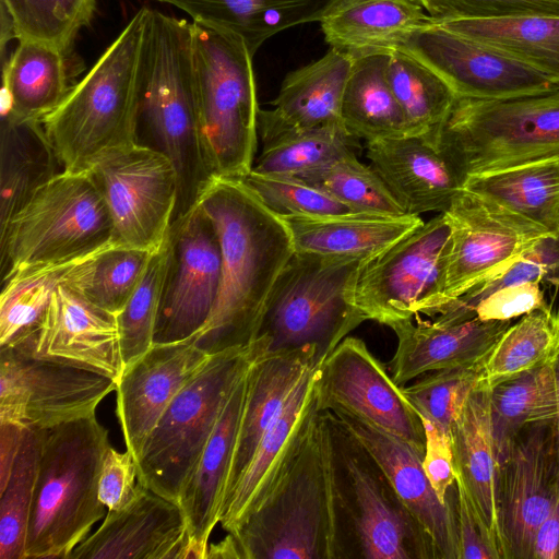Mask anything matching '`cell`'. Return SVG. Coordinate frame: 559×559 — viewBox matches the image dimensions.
Returning a JSON list of instances; mask_svg holds the SVG:
<instances>
[{
    "label": "cell",
    "mask_w": 559,
    "mask_h": 559,
    "mask_svg": "<svg viewBox=\"0 0 559 559\" xmlns=\"http://www.w3.org/2000/svg\"><path fill=\"white\" fill-rule=\"evenodd\" d=\"M198 203L212 219L222 251L218 295L193 336L212 355L258 338L271 292L295 248L285 223L239 179L215 177Z\"/></svg>",
    "instance_id": "6da1fadb"
},
{
    "label": "cell",
    "mask_w": 559,
    "mask_h": 559,
    "mask_svg": "<svg viewBox=\"0 0 559 559\" xmlns=\"http://www.w3.org/2000/svg\"><path fill=\"white\" fill-rule=\"evenodd\" d=\"M139 130L177 173L174 223L198 204L215 175L197 102L192 23L153 9H147L140 60Z\"/></svg>",
    "instance_id": "7a4b0ae2"
},
{
    "label": "cell",
    "mask_w": 559,
    "mask_h": 559,
    "mask_svg": "<svg viewBox=\"0 0 559 559\" xmlns=\"http://www.w3.org/2000/svg\"><path fill=\"white\" fill-rule=\"evenodd\" d=\"M141 8L62 103L43 120L66 171H86L105 152L138 141Z\"/></svg>",
    "instance_id": "3957f363"
},
{
    "label": "cell",
    "mask_w": 559,
    "mask_h": 559,
    "mask_svg": "<svg viewBox=\"0 0 559 559\" xmlns=\"http://www.w3.org/2000/svg\"><path fill=\"white\" fill-rule=\"evenodd\" d=\"M323 413L337 559H439L378 461L332 412Z\"/></svg>",
    "instance_id": "277c9868"
},
{
    "label": "cell",
    "mask_w": 559,
    "mask_h": 559,
    "mask_svg": "<svg viewBox=\"0 0 559 559\" xmlns=\"http://www.w3.org/2000/svg\"><path fill=\"white\" fill-rule=\"evenodd\" d=\"M39 432V455L25 559H69L105 515L98 496L110 447L96 414Z\"/></svg>",
    "instance_id": "5b68a950"
},
{
    "label": "cell",
    "mask_w": 559,
    "mask_h": 559,
    "mask_svg": "<svg viewBox=\"0 0 559 559\" xmlns=\"http://www.w3.org/2000/svg\"><path fill=\"white\" fill-rule=\"evenodd\" d=\"M240 559H337L328 421L317 413L271 493L235 530Z\"/></svg>",
    "instance_id": "8992f818"
},
{
    "label": "cell",
    "mask_w": 559,
    "mask_h": 559,
    "mask_svg": "<svg viewBox=\"0 0 559 559\" xmlns=\"http://www.w3.org/2000/svg\"><path fill=\"white\" fill-rule=\"evenodd\" d=\"M431 146L460 176L559 157V86L497 99L456 97Z\"/></svg>",
    "instance_id": "52a82bcc"
},
{
    "label": "cell",
    "mask_w": 559,
    "mask_h": 559,
    "mask_svg": "<svg viewBox=\"0 0 559 559\" xmlns=\"http://www.w3.org/2000/svg\"><path fill=\"white\" fill-rule=\"evenodd\" d=\"M366 261L295 251L275 282L259 332L269 350L314 348L320 365L367 321L354 302Z\"/></svg>",
    "instance_id": "ba28073f"
},
{
    "label": "cell",
    "mask_w": 559,
    "mask_h": 559,
    "mask_svg": "<svg viewBox=\"0 0 559 559\" xmlns=\"http://www.w3.org/2000/svg\"><path fill=\"white\" fill-rule=\"evenodd\" d=\"M267 349V338L260 335L247 346L210 356L150 433L134 461L139 483L178 503L230 391L252 361Z\"/></svg>",
    "instance_id": "9c48e42d"
},
{
    "label": "cell",
    "mask_w": 559,
    "mask_h": 559,
    "mask_svg": "<svg viewBox=\"0 0 559 559\" xmlns=\"http://www.w3.org/2000/svg\"><path fill=\"white\" fill-rule=\"evenodd\" d=\"M197 102L215 177L253 167L259 105L253 56L238 37L192 22Z\"/></svg>",
    "instance_id": "30bf717a"
},
{
    "label": "cell",
    "mask_w": 559,
    "mask_h": 559,
    "mask_svg": "<svg viewBox=\"0 0 559 559\" xmlns=\"http://www.w3.org/2000/svg\"><path fill=\"white\" fill-rule=\"evenodd\" d=\"M114 241L107 205L90 173L62 170L0 234L2 278L24 267L74 260Z\"/></svg>",
    "instance_id": "8fae6325"
},
{
    "label": "cell",
    "mask_w": 559,
    "mask_h": 559,
    "mask_svg": "<svg viewBox=\"0 0 559 559\" xmlns=\"http://www.w3.org/2000/svg\"><path fill=\"white\" fill-rule=\"evenodd\" d=\"M450 250V225L440 213L362 264L356 307L366 320L388 326L419 314L435 317Z\"/></svg>",
    "instance_id": "7c38bea8"
},
{
    "label": "cell",
    "mask_w": 559,
    "mask_h": 559,
    "mask_svg": "<svg viewBox=\"0 0 559 559\" xmlns=\"http://www.w3.org/2000/svg\"><path fill=\"white\" fill-rule=\"evenodd\" d=\"M86 171L107 205L115 242L158 250L169 234L178 198L170 159L136 141L103 153Z\"/></svg>",
    "instance_id": "4fadbf2b"
},
{
    "label": "cell",
    "mask_w": 559,
    "mask_h": 559,
    "mask_svg": "<svg viewBox=\"0 0 559 559\" xmlns=\"http://www.w3.org/2000/svg\"><path fill=\"white\" fill-rule=\"evenodd\" d=\"M0 423L43 430L96 414L117 383L36 356L25 343L0 347Z\"/></svg>",
    "instance_id": "5bb4252c"
},
{
    "label": "cell",
    "mask_w": 559,
    "mask_h": 559,
    "mask_svg": "<svg viewBox=\"0 0 559 559\" xmlns=\"http://www.w3.org/2000/svg\"><path fill=\"white\" fill-rule=\"evenodd\" d=\"M451 229L438 313L488 277L509 267L550 233L501 204L461 188L443 212ZM552 235V234H551Z\"/></svg>",
    "instance_id": "9a60e30c"
},
{
    "label": "cell",
    "mask_w": 559,
    "mask_h": 559,
    "mask_svg": "<svg viewBox=\"0 0 559 559\" xmlns=\"http://www.w3.org/2000/svg\"><path fill=\"white\" fill-rule=\"evenodd\" d=\"M313 380L319 412L358 418L425 453L421 417L362 340L345 337L314 368Z\"/></svg>",
    "instance_id": "2e32d148"
},
{
    "label": "cell",
    "mask_w": 559,
    "mask_h": 559,
    "mask_svg": "<svg viewBox=\"0 0 559 559\" xmlns=\"http://www.w3.org/2000/svg\"><path fill=\"white\" fill-rule=\"evenodd\" d=\"M170 254L154 343L194 336L217 298L222 251L216 228L198 203L169 229Z\"/></svg>",
    "instance_id": "e0dca14e"
},
{
    "label": "cell",
    "mask_w": 559,
    "mask_h": 559,
    "mask_svg": "<svg viewBox=\"0 0 559 559\" xmlns=\"http://www.w3.org/2000/svg\"><path fill=\"white\" fill-rule=\"evenodd\" d=\"M499 472L506 559H533L536 531L559 501V447L555 419L525 425Z\"/></svg>",
    "instance_id": "ac0fdd59"
},
{
    "label": "cell",
    "mask_w": 559,
    "mask_h": 559,
    "mask_svg": "<svg viewBox=\"0 0 559 559\" xmlns=\"http://www.w3.org/2000/svg\"><path fill=\"white\" fill-rule=\"evenodd\" d=\"M400 50L438 73L456 97L497 99L559 86L535 69L435 21L413 33Z\"/></svg>",
    "instance_id": "d6986e66"
},
{
    "label": "cell",
    "mask_w": 559,
    "mask_h": 559,
    "mask_svg": "<svg viewBox=\"0 0 559 559\" xmlns=\"http://www.w3.org/2000/svg\"><path fill=\"white\" fill-rule=\"evenodd\" d=\"M210 356L193 336L154 343L117 383V417L127 451L134 461L160 417L181 389L205 366Z\"/></svg>",
    "instance_id": "ffe728a7"
},
{
    "label": "cell",
    "mask_w": 559,
    "mask_h": 559,
    "mask_svg": "<svg viewBox=\"0 0 559 559\" xmlns=\"http://www.w3.org/2000/svg\"><path fill=\"white\" fill-rule=\"evenodd\" d=\"M19 343L28 345L38 357L103 374L116 383L124 370L117 316L64 285L55 290L36 332Z\"/></svg>",
    "instance_id": "44dd1931"
},
{
    "label": "cell",
    "mask_w": 559,
    "mask_h": 559,
    "mask_svg": "<svg viewBox=\"0 0 559 559\" xmlns=\"http://www.w3.org/2000/svg\"><path fill=\"white\" fill-rule=\"evenodd\" d=\"M188 542L180 506L138 481L133 498L108 510L69 559H185Z\"/></svg>",
    "instance_id": "7402d4cb"
},
{
    "label": "cell",
    "mask_w": 559,
    "mask_h": 559,
    "mask_svg": "<svg viewBox=\"0 0 559 559\" xmlns=\"http://www.w3.org/2000/svg\"><path fill=\"white\" fill-rule=\"evenodd\" d=\"M333 414L378 461L400 499L431 538L439 559H460L456 483L442 502L424 469V452L358 418Z\"/></svg>",
    "instance_id": "603a6c76"
},
{
    "label": "cell",
    "mask_w": 559,
    "mask_h": 559,
    "mask_svg": "<svg viewBox=\"0 0 559 559\" xmlns=\"http://www.w3.org/2000/svg\"><path fill=\"white\" fill-rule=\"evenodd\" d=\"M314 368L301 380L225 501L219 523L235 530L271 493L295 461L318 413Z\"/></svg>",
    "instance_id": "cb8c5ba5"
},
{
    "label": "cell",
    "mask_w": 559,
    "mask_h": 559,
    "mask_svg": "<svg viewBox=\"0 0 559 559\" xmlns=\"http://www.w3.org/2000/svg\"><path fill=\"white\" fill-rule=\"evenodd\" d=\"M512 324L509 321H483L477 318L441 323L436 320H412L390 328L397 346L390 362L393 381L404 386L426 373L453 368L483 367L491 348Z\"/></svg>",
    "instance_id": "d4e9b609"
},
{
    "label": "cell",
    "mask_w": 559,
    "mask_h": 559,
    "mask_svg": "<svg viewBox=\"0 0 559 559\" xmlns=\"http://www.w3.org/2000/svg\"><path fill=\"white\" fill-rule=\"evenodd\" d=\"M488 383L480 379L466 399L451 431L455 483L506 559L500 520L499 463L493 449Z\"/></svg>",
    "instance_id": "484cf974"
},
{
    "label": "cell",
    "mask_w": 559,
    "mask_h": 559,
    "mask_svg": "<svg viewBox=\"0 0 559 559\" xmlns=\"http://www.w3.org/2000/svg\"><path fill=\"white\" fill-rule=\"evenodd\" d=\"M317 366L314 348L267 349L252 361L222 508L267 429L301 380Z\"/></svg>",
    "instance_id": "4316f807"
},
{
    "label": "cell",
    "mask_w": 559,
    "mask_h": 559,
    "mask_svg": "<svg viewBox=\"0 0 559 559\" xmlns=\"http://www.w3.org/2000/svg\"><path fill=\"white\" fill-rule=\"evenodd\" d=\"M367 158L407 215L443 213L463 188L445 158L419 138L367 142Z\"/></svg>",
    "instance_id": "83f0119b"
},
{
    "label": "cell",
    "mask_w": 559,
    "mask_h": 559,
    "mask_svg": "<svg viewBox=\"0 0 559 559\" xmlns=\"http://www.w3.org/2000/svg\"><path fill=\"white\" fill-rule=\"evenodd\" d=\"M353 60L330 48L319 60L289 72L272 102L273 108L259 110L261 142L286 132L342 121V98Z\"/></svg>",
    "instance_id": "f1b7e54d"
},
{
    "label": "cell",
    "mask_w": 559,
    "mask_h": 559,
    "mask_svg": "<svg viewBox=\"0 0 559 559\" xmlns=\"http://www.w3.org/2000/svg\"><path fill=\"white\" fill-rule=\"evenodd\" d=\"M248 369L230 391L200 461L178 500L195 559H206L210 535L219 523L247 393Z\"/></svg>",
    "instance_id": "f546056e"
},
{
    "label": "cell",
    "mask_w": 559,
    "mask_h": 559,
    "mask_svg": "<svg viewBox=\"0 0 559 559\" xmlns=\"http://www.w3.org/2000/svg\"><path fill=\"white\" fill-rule=\"evenodd\" d=\"M431 22L419 0H334L320 25L330 48L356 59L400 50Z\"/></svg>",
    "instance_id": "4dcf8cb0"
},
{
    "label": "cell",
    "mask_w": 559,
    "mask_h": 559,
    "mask_svg": "<svg viewBox=\"0 0 559 559\" xmlns=\"http://www.w3.org/2000/svg\"><path fill=\"white\" fill-rule=\"evenodd\" d=\"M295 251L370 260L424 224L419 216L347 213L280 217Z\"/></svg>",
    "instance_id": "1f68e13d"
},
{
    "label": "cell",
    "mask_w": 559,
    "mask_h": 559,
    "mask_svg": "<svg viewBox=\"0 0 559 559\" xmlns=\"http://www.w3.org/2000/svg\"><path fill=\"white\" fill-rule=\"evenodd\" d=\"M173 5L192 22L240 38L254 56L270 37L320 22L334 0H153Z\"/></svg>",
    "instance_id": "d6a6232c"
},
{
    "label": "cell",
    "mask_w": 559,
    "mask_h": 559,
    "mask_svg": "<svg viewBox=\"0 0 559 559\" xmlns=\"http://www.w3.org/2000/svg\"><path fill=\"white\" fill-rule=\"evenodd\" d=\"M56 153L39 120L2 111L0 132V234L57 174Z\"/></svg>",
    "instance_id": "836d02e7"
},
{
    "label": "cell",
    "mask_w": 559,
    "mask_h": 559,
    "mask_svg": "<svg viewBox=\"0 0 559 559\" xmlns=\"http://www.w3.org/2000/svg\"><path fill=\"white\" fill-rule=\"evenodd\" d=\"M70 73V52L36 41H19L3 61L2 111L41 121L71 90Z\"/></svg>",
    "instance_id": "e575fe53"
},
{
    "label": "cell",
    "mask_w": 559,
    "mask_h": 559,
    "mask_svg": "<svg viewBox=\"0 0 559 559\" xmlns=\"http://www.w3.org/2000/svg\"><path fill=\"white\" fill-rule=\"evenodd\" d=\"M463 188L559 236V157L469 176Z\"/></svg>",
    "instance_id": "d590c367"
},
{
    "label": "cell",
    "mask_w": 559,
    "mask_h": 559,
    "mask_svg": "<svg viewBox=\"0 0 559 559\" xmlns=\"http://www.w3.org/2000/svg\"><path fill=\"white\" fill-rule=\"evenodd\" d=\"M390 53L353 60L343 93L341 120L367 142L407 136L403 111L388 81Z\"/></svg>",
    "instance_id": "8d00e7d4"
},
{
    "label": "cell",
    "mask_w": 559,
    "mask_h": 559,
    "mask_svg": "<svg viewBox=\"0 0 559 559\" xmlns=\"http://www.w3.org/2000/svg\"><path fill=\"white\" fill-rule=\"evenodd\" d=\"M437 23L535 69L559 85V16L527 15Z\"/></svg>",
    "instance_id": "74e56055"
},
{
    "label": "cell",
    "mask_w": 559,
    "mask_h": 559,
    "mask_svg": "<svg viewBox=\"0 0 559 559\" xmlns=\"http://www.w3.org/2000/svg\"><path fill=\"white\" fill-rule=\"evenodd\" d=\"M489 414L493 449L500 466L525 425L556 418L551 359L490 386Z\"/></svg>",
    "instance_id": "f35d334b"
},
{
    "label": "cell",
    "mask_w": 559,
    "mask_h": 559,
    "mask_svg": "<svg viewBox=\"0 0 559 559\" xmlns=\"http://www.w3.org/2000/svg\"><path fill=\"white\" fill-rule=\"evenodd\" d=\"M386 75L405 117L407 136L431 145L456 100L455 93L438 73L404 50L390 53Z\"/></svg>",
    "instance_id": "ab89813d"
},
{
    "label": "cell",
    "mask_w": 559,
    "mask_h": 559,
    "mask_svg": "<svg viewBox=\"0 0 559 559\" xmlns=\"http://www.w3.org/2000/svg\"><path fill=\"white\" fill-rule=\"evenodd\" d=\"M361 150L360 139L342 121L292 131L262 143L252 170L302 178Z\"/></svg>",
    "instance_id": "60d3db41"
},
{
    "label": "cell",
    "mask_w": 559,
    "mask_h": 559,
    "mask_svg": "<svg viewBox=\"0 0 559 559\" xmlns=\"http://www.w3.org/2000/svg\"><path fill=\"white\" fill-rule=\"evenodd\" d=\"M1 48L12 38L71 52L79 32L90 25L96 0H0Z\"/></svg>",
    "instance_id": "b9f144b4"
},
{
    "label": "cell",
    "mask_w": 559,
    "mask_h": 559,
    "mask_svg": "<svg viewBox=\"0 0 559 559\" xmlns=\"http://www.w3.org/2000/svg\"><path fill=\"white\" fill-rule=\"evenodd\" d=\"M93 253L24 267L2 278L0 347L16 344L36 332L55 290L64 284L80 262Z\"/></svg>",
    "instance_id": "7bdbcfd3"
},
{
    "label": "cell",
    "mask_w": 559,
    "mask_h": 559,
    "mask_svg": "<svg viewBox=\"0 0 559 559\" xmlns=\"http://www.w3.org/2000/svg\"><path fill=\"white\" fill-rule=\"evenodd\" d=\"M152 252L111 242L80 262L64 286L118 314L136 288Z\"/></svg>",
    "instance_id": "ee69618b"
},
{
    "label": "cell",
    "mask_w": 559,
    "mask_h": 559,
    "mask_svg": "<svg viewBox=\"0 0 559 559\" xmlns=\"http://www.w3.org/2000/svg\"><path fill=\"white\" fill-rule=\"evenodd\" d=\"M559 345V310H534L499 337L481 367L489 386L547 362Z\"/></svg>",
    "instance_id": "f6af8a7d"
},
{
    "label": "cell",
    "mask_w": 559,
    "mask_h": 559,
    "mask_svg": "<svg viewBox=\"0 0 559 559\" xmlns=\"http://www.w3.org/2000/svg\"><path fill=\"white\" fill-rule=\"evenodd\" d=\"M345 205L350 213L381 216L407 215L371 165L350 154L322 170L298 178Z\"/></svg>",
    "instance_id": "bcb514c9"
},
{
    "label": "cell",
    "mask_w": 559,
    "mask_h": 559,
    "mask_svg": "<svg viewBox=\"0 0 559 559\" xmlns=\"http://www.w3.org/2000/svg\"><path fill=\"white\" fill-rule=\"evenodd\" d=\"M169 254L168 234L163 246L152 253L136 288L117 314L124 368L138 360L154 344Z\"/></svg>",
    "instance_id": "7dc6e473"
},
{
    "label": "cell",
    "mask_w": 559,
    "mask_h": 559,
    "mask_svg": "<svg viewBox=\"0 0 559 559\" xmlns=\"http://www.w3.org/2000/svg\"><path fill=\"white\" fill-rule=\"evenodd\" d=\"M38 455L39 432L26 429L9 479L0 490V559H25Z\"/></svg>",
    "instance_id": "c3c4849f"
},
{
    "label": "cell",
    "mask_w": 559,
    "mask_h": 559,
    "mask_svg": "<svg viewBox=\"0 0 559 559\" xmlns=\"http://www.w3.org/2000/svg\"><path fill=\"white\" fill-rule=\"evenodd\" d=\"M480 379V367L443 369L426 373L402 389L421 420L450 433L466 399Z\"/></svg>",
    "instance_id": "681fc988"
},
{
    "label": "cell",
    "mask_w": 559,
    "mask_h": 559,
    "mask_svg": "<svg viewBox=\"0 0 559 559\" xmlns=\"http://www.w3.org/2000/svg\"><path fill=\"white\" fill-rule=\"evenodd\" d=\"M241 180L276 216H325L350 211L323 190L298 178L250 170Z\"/></svg>",
    "instance_id": "f907efd6"
},
{
    "label": "cell",
    "mask_w": 559,
    "mask_h": 559,
    "mask_svg": "<svg viewBox=\"0 0 559 559\" xmlns=\"http://www.w3.org/2000/svg\"><path fill=\"white\" fill-rule=\"evenodd\" d=\"M435 22L527 15L559 16V0H419Z\"/></svg>",
    "instance_id": "816d5d0a"
},
{
    "label": "cell",
    "mask_w": 559,
    "mask_h": 559,
    "mask_svg": "<svg viewBox=\"0 0 559 559\" xmlns=\"http://www.w3.org/2000/svg\"><path fill=\"white\" fill-rule=\"evenodd\" d=\"M544 286L539 282H525L500 288L479 300L467 313V320L509 321L534 310H547Z\"/></svg>",
    "instance_id": "f5cc1de1"
},
{
    "label": "cell",
    "mask_w": 559,
    "mask_h": 559,
    "mask_svg": "<svg viewBox=\"0 0 559 559\" xmlns=\"http://www.w3.org/2000/svg\"><path fill=\"white\" fill-rule=\"evenodd\" d=\"M138 480L134 459L129 451L119 452L111 445L104 457L98 496L108 510L123 508L134 496Z\"/></svg>",
    "instance_id": "db71d44e"
},
{
    "label": "cell",
    "mask_w": 559,
    "mask_h": 559,
    "mask_svg": "<svg viewBox=\"0 0 559 559\" xmlns=\"http://www.w3.org/2000/svg\"><path fill=\"white\" fill-rule=\"evenodd\" d=\"M423 423L426 435L423 466L439 499L445 503L448 491L455 483L451 437L431 423Z\"/></svg>",
    "instance_id": "11a10c76"
},
{
    "label": "cell",
    "mask_w": 559,
    "mask_h": 559,
    "mask_svg": "<svg viewBox=\"0 0 559 559\" xmlns=\"http://www.w3.org/2000/svg\"><path fill=\"white\" fill-rule=\"evenodd\" d=\"M456 487L460 559H501L496 544L475 514L464 490L457 484Z\"/></svg>",
    "instance_id": "9f6ffc18"
},
{
    "label": "cell",
    "mask_w": 559,
    "mask_h": 559,
    "mask_svg": "<svg viewBox=\"0 0 559 559\" xmlns=\"http://www.w3.org/2000/svg\"><path fill=\"white\" fill-rule=\"evenodd\" d=\"M533 559H559V501L536 531Z\"/></svg>",
    "instance_id": "6f0895ef"
},
{
    "label": "cell",
    "mask_w": 559,
    "mask_h": 559,
    "mask_svg": "<svg viewBox=\"0 0 559 559\" xmlns=\"http://www.w3.org/2000/svg\"><path fill=\"white\" fill-rule=\"evenodd\" d=\"M26 429L10 423H0V490L9 479Z\"/></svg>",
    "instance_id": "680465c9"
},
{
    "label": "cell",
    "mask_w": 559,
    "mask_h": 559,
    "mask_svg": "<svg viewBox=\"0 0 559 559\" xmlns=\"http://www.w3.org/2000/svg\"><path fill=\"white\" fill-rule=\"evenodd\" d=\"M206 559H240L239 549L233 535L228 533L219 543L210 544Z\"/></svg>",
    "instance_id": "91938a15"
},
{
    "label": "cell",
    "mask_w": 559,
    "mask_h": 559,
    "mask_svg": "<svg viewBox=\"0 0 559 559\" xmlns=\"http://www.w3.org/2000/svg\"><path fill=\"white\" fill-rule=\"evenodd\" d=\"M551 367L555 380V390H556V405H557V414L555 418L557 440L559 447V345L551 357Z\"/></svg>",
    "instance_id": "94428289"
}]
</instances>
